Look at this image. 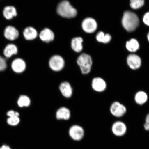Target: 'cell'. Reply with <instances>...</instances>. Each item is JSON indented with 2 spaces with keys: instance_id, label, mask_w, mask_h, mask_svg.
<instances>
[{
  "instance_id": "1",
  "label": "cell",
  "mask_w": 149,
  "mask_h": 149,
  "mask_svg": "<svg viewBox=\"0 0 149 149\" xmlns=\"http://www.w3.org/2000/svg\"><path fill=\"white\" fill-rule=\"evenodd\" d=\"M123 26L127 31H134L139 25V19L136 14L130 11L125 12L122 20Z\"/></svg>"
},
{
  "instance_id": "2",
  "label": "cell",
  "mask_w": 149,
  "mask_h": 149,
  "mask_svg": "<svg viewBox=\"0 0 149 149\" xmlns=\"http://www.w3.org/2000/svg\"><path fill=\"white\" fill-rule=\"evenodd\" d=\"M57 12L59 15L63 17L70 18L75 17L77 10L66 0L61 1L58 5Z\"/></svg>"
},
{
  "instance_id": "3",
  "label": "cell",
  "mask_w": 149,
  "mask_h": 149,
  "mask_svg": "<svg viewBox=\"0 0 149 149\" xmlns=\"http://www.w3.org/2000/svg\"><path fill=\"white\" fill-rule=\"evenodd\" d=\"M77 62L82 74H87L91 72L93 61L90 55L86 53L81 54L78 57Z\"/></svg>"
},
{
  "instance_id": "4",
  "label": "cell",
  "mask_w": 149,
  "mask_h": 149,
  "mask_svg": "<svg viewBox=\"0 0 149 149\" xmlns=\"http://www.w3.org/2000/svg\"><path fill=\"white\" fill-rule=\"evenodd\" d=\"M109 111L113 116L117 118L123 116L127 111L125 106L120 102L115 101L111 104L109 108Z\"/></svg>"
},
{
  "instance_id": "5",
  "label": "cell",
  "mask_w": 149,
  "mask_h": 149,
  "mask_svg": "<svg viewBox=\"0 0 149 149\" xmlns=\"http://www.w3.org/2000/svg\"><path fill=\"white\" fill-rule=\"evenodd\" d=\"M65 61L61 56L55 55L50 58L49 64L51 69L55 72H59L63 69L65 66Z\"/></svg>"
},
{
  "instance_id": "6",
  "label": "cell",
  "mask_w": 149,
  "mask_h": 149,
  "mask_svg": "<svg viewBox=\"0 0 149 149\" xmlns=\"http://www.w3.org/2000/svg\"><path fill=\"white\" fill-rule=\"evenodd\" d=\"M126 62L128 67L134 70L139 69L142 64L140 57L135 54L128 55L127 58Z\"/></svg>"
},
{
  "instance_id": "7",
  "label": "cell",
  "mask_w": 149,
  "mask_h": 149,
  "mask_svg": "<svg viewBox=\"0 0 149 149\" xmlns=\"http://www.w3.org/2000/svg\"><path fill=\"white\" fill-rule=\"evenodd\" d=\"M93 89L96 92L102 93L104 92L107 88V82L103 78L97 77L94 78L92 81Z\"/></svg>"
},
{
  "instance_id": "8",
  "label": "cell",
  "mask_w": 149,
  "mask_h": 149,
  "mask_svg": "<svg viewBox=\"0 0 149 149\" xmlns=\"http://www.w3.org/2000/svg\"><path fill=\"white\" fill-rule=\"evenodd\" d=\"M82 28L85 32L92 33L97 29V23L94 19L88 17L83 20L82 23Z\"/></svg>"
},
{
  "instance_id": "9",
  "label": "cell",
  "mask_w": 149,
  "mask_h": 149,
  "mask_svg": "<svg viewBox=\"0 0 149 149\" xmlns=\"http://www.w3.org/2000/svg\"><path fill=\"white\" fill-rule=\"evenodd\" d=\"M112 131L115 135L122 136L125 134L127 131V126L124 123L121 121H116L113 124Z\"/></svg>"
},
{
  "instance_id": "10",
  "label": "cell",
  "mask_w": 149,
  "mask_h": 149,
  "mask_svg": "<svg viewBox=\"0 0 149 149\" xmlns=\"http://www.w3.org/2000/svg\"><path fill=\"white\" fill-rule=\"evenodd\" d=\"M84 132L82 128L79 125L72 126L70 128L69 134L72 139L75 141H80L83 138Z\"/></svg>"
},
{
  "instance_id": "11",
  "label": "cell",
  "mask_w": 149,
  "mask_h": 149,
  "mask_svg": "<svg viewBox=\"0 0 149 149\" xmlns=\"http://www.w3.org/2000/svg\"><path fill=\"white\" fill-rule=\"evenodd\" d=\"M39 36L43 42H49L52 41L54 39V34L53 31L48 28H45L40 32Z\"/></svg>"
},
{
  "instance_id": "12",
  "label": "cell",
  "mask_w": 149,
  "mask_h": 149,
  "mask_svg": "<svg viewBox=\"0 0 149 149\" xmlns=\"http://www.w3.org/2000/svg\"><path fill=\"white\" fill-rule=\"evenodd\" d=\"M19 35L18 31L15 28L12 26H8L6 28L4 31V36L7 40H14L17 38Z\"/></svg>"
},
{
  "instance_id": "13",
  "label": "cell",
  "mask_w": 149,
  "mask_h": 149,
  "mask_svg": "<svg viewBox=\"0 0 149 149\" xmlns=\"http://www.w3.org/2000/svg\"><path fill=\"white\" fill-rule=\"evenodd\" d=\"M148 100V95L144 91H138L135 94L134 100L137 105L140 106L144 105L146 103Z\"/></svg>"
},
{
  "instance_id": "14",
  "label": "cell",
  "mask_w": 149,
  "mask_h": 149,
  "mask_svg": "<svg viewBox=\"0 0 149 149\" xmlns=\"http://www.w3.org/2000/svg\"><path fill=\"white\" fill-rule=\"evenodd\" d=\"M12 67L13 70L15 72L17 73H21L25 70L26 64L23 59L17 58L13 61Z\"/></svg>"
},
{
  "instance_id": "15",
  "label": "cell",
  "mask_w": 149,
  "mask_h": 149,
  "mask_svg": "<svg viewBox=\"0 0 149 149\" xmlns=\"http://www.w3.org/2000/svg\"><path fill=\"white\" fill-rule=\"evenodd\" d=\"M59 89L63 95L66 98H70L72 93V88L70 84L68 82H64L59 86Z\"/></svg>"
},
{
  "instance_id": "16",
  "label": "cell",
  "mask_w": 149,
  "mask_h": 149,
  "mask_svg": "<svg viewBox=\"0 0 149 149\" xmlns=\"http://www.w3.org/2000/svg\"><path fill=\"white\" fill-rule=\"evenodd\" d=\"M70 116V110L64 107H61L58 110L56 117L58 120H68Z\"/></svg>"
},
{
  "instance_id": "17",
  "label": "cell",
  "mask_w": 149,
  "mask_h": 149,
  "mask_svg": "<svg viewBox=\"0 0 149 149\" xmlns=\"http://www.w3.org/2000/svg\"><path fill=\"white\" fill-rule=\"evenodd\" d=\"M83 38L81 37H74L71 41V47L72 50L77 53H79L83 49Z\"/></svg>"
},
{
  "instance_id": "18",
  "label": "cell",
  "mask_w": 149,
  "mask_h": 149,
  "mask_svg": "<svg viewBox=\"0 0 149 149\" xmlns=\"http://www.w3.org/2000/svg\"><path fill=\"white\" fill-rule=\"evenodd\" d=\"M24 38L27 40H32L38 36V33L34 28L29 27L24 29L23 32Z\"/></svg>"
},
{
  "instance_id": "19",
  "label": "cell",
  "mask_w": 149,
  "mask_h": 149,
  "mask_svg": "<svg viewBox=\"0 0 149 149\" xmlns=\"http://www.w3.org/2000/svg\"><path fill=\"white\" fill-rule=\"evenodd\" d=\"M3 15L4 17L8 20L12 19L17 15L16 9L13 6H8L5 7L3 10Z\"/></svg>"
},
{
  "instance_id": "20",
  "label": "cell",
  "mask_w": 149,
  "mask_h": 149,
  "mask_svg": "<svg viewBox=\"0 0 149 149\" xmlns=\"http://www.w3.org/2000/svg\"><path fill=\"white\" fill-rule=\"evenodd\" d=\"M18 49L17 46L13 44H8L5 48L3 54L6 57L9 58L13 55L17 53Z\"/></svg>"
},
{
  "instance_id": "21",
  "label": "cell",
  "mask_w": 149,
  "mask_h": 149,
  "mask_svg": "<svg viewBox=\"0 0 149 149\" xmlns=\"http://www.w3.org/2000/svg\"><path fill=\"white\" fill-rule=\"evenodd\" d=\"M139 44L137 41L134 39L127 42L126 48L128 51L131 52H135L139 49Z\"/></svg>"
},
{
  "instance_id": "22",
  "label": "cell",
  "mask_w": 149,
  "mask_h": 149,
  "mask_svg": "<svg viewBox=\"0 0 149 149\" xmlns=\"http://www.w3.org/2000/svg\"><path fill=\"white\" fill-rule=\"evenodd\" d=\"M96 39L98 42L107 43L110 41L111 36L109 34L105 35L102 31H100L97 35Z\"/></svg>"
},
{
  "instance_id": "23",
  "label": "cell",
  "mask_w": 149,
  "mask_h": 149,
  "mask_svg": "<svg viewBox=\"0 0 149 149\" xmlns=\"http://www.w3.org/2000/svg\"><path fill=\"white\" fill-rule=\"evenodd\" d=\"M18 104L20 107H28L30 105L31 100L28 96L22 95L18 99Z\"/></svg>"
},
{
  "instance_id": "24",
  "label": "cell",
  "mask_w": 149,
  "mask_h": 149,
  "mask_svg": "<svg viewBox=\"0 0 149 149\" xmlns=\"http://www.w3.org/2000/svg\"><path fill=\"white\" fill-rule=\"evenodd\" d=\"M130 2L132 8L136 9L140 8L144 5V0H130Z\"/></svg>"
},
{
  "instance_id": "25",
  "label": "cell",
  "mask_w": 149,
  "mask_h": 149,
  "mask_svg": "<svg viewBox=\"0 0 149 149\" xmlns=\"http://www.w3.org/2000/svg\"><path fill=\"white\" fill-rule=\"evenodd\" d=\"M19 122L20 119L18 116L9 117L7 120V123L12 126L17 125Z\"/></svg>"
},
{
  "instance_id": "26",
  "label": "cell",
  "mask_w": 149,
  "mask_h": 149,
  "mask_svg": "<svg viewBox=\"0 0 149 149\" xmlns=\"http://www.w3.org/2000/svg\"><path fill=\"white\" fill-rule=\"evenodd\" d=\"M7 67V64L5 59L0 56V71L5 69Z\"/></svg>"
},
{
  "instance_id": "27",
  "label": "cell",
  "mask_w": 149,
  "mask_h": 149,
  "mask_svg": "<svg viewBox=\"0 0 149 149\" xmlns=\"http://www.w3.org/2000/svg\"><path fill=\"white\" fill-rule=\"evenodd\" d=\"M144 127L145 130L149 131V113L147 114L145 118Z\"/></svg>"
},
{
  "instance_id": "28",
  "label": "cell",
  "mask_w": 149,
  "mask_h": 149,
  "mask_svg": "<svg viewBox=\"0 0 149 149\" xmlns=\"http://www.w3.org/2000/svg\"><path fill=\"white\" fill-rule=\"evenodd\" d=\"M143 21L146 25L149 26V12L147 13L144 15Z\"/></svg>"
},
{
  "instance_id": "29",
  "label": "cell",
  "mask_w": 149,
  "mask_h": 149,
  "mask_svg": "<svg viewBox=\"0 0 149 149\" xmlns=\"http://www.w3.org/2000/svg\"><path fill=\"white\" fill-rule=\"evenodd\" d=\"M7 115L9 117L13 116H19V113L17 112H15L13 111H9L7 113Z\"/></svg>"
},
{
  "instance_id": "30",
  "label": "cell",
  "mask_w": 149,
  "mask_h": 149,
  "mask_svg": "<svg viewBox=\"0 0 149 149\" xmlns=\"http://www.w3.org/2000/svg\"><path fill=\"white\" fill-rule=\"evenodd\" d=\"M0 149H12L9 145L6 144H3L0 146Z\"/></svg>"
},
{
  "instance_id": "31",
  "label": "cell",
  "mask_w": 149,
  "mask_h": 149,
  "mask_svg": "<svg viewBox=\"0 0 149 149\" xmlns=\"http://www.w3.org/2000/svg\"><path fill=\"white\" fill-rule=\"evenodd\" d=\"M147 37H148V40L149 41V32L148 33V36H147Z\"/></svg>"
}]
</instances>
